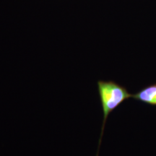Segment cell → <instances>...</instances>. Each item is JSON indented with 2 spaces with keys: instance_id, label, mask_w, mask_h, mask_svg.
Here are the masks:
<instances>
[{
  "instance_id": "1",
  "label": "cell",
  "mask_w": 156,
  "mask_h": 156,
  "mask_svg": "<svg viewBox=\"0 0 156 156\" xmlns=\"http://www.w3.org/2000/svg\"><path fill=\"white\" fill-rule=\"evenodd\" d=\"M98 89L103 112V122L100 139L101 142L105 124H106V119L109 114L120 104H122L124 101L132 98V95L128 92L127 89L125 87L111 80H99L98 82Z\"/></svg>"
},
{
  "instance_id": "2",
  "label": "cell",
  "mask_w": 156,
  "mask_h": 156,
  "mask_svg": "<svg viewBox=\"0 0 156 156\" xmlns=\"http://www.w3.org/2000/svg\"><path fill=\"white\" fill-rule=\"evenodd\" d=\"M134 100L147 103L152 106H156V84L142 89L139 92L132 95Z\"/></svg>"
}]
</instances>
